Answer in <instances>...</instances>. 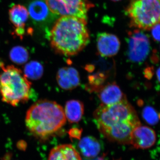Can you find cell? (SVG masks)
I'll use <instances>...</instances> for the list:
<instances>
[{"label": "cell", "instance_id": "obj_23", "mask_svg": "<svg viewBox=\"0 0 160 160\" xmlns=\"http://www.w3.org/2000/svg\"><path fill=\"white\" fill-rule=\"evenodd\" d=\"M157 82V89L160 90V67L157 69L156 72Z\"/></svg>", "mask_w": 160, "mask_h": 160}, {"label": "cell", "instance_id": "obj_12", "mask_svg": "<svg viewBox=\"0 0 160 160\" xmlns=\"http://www.w3.org/2000/svg\"><path fill=\"white\" fill-rule=\"evenodd\" d=\"M29 15L28 10L22 5H14L9 10V19L16 28L15 33L21 38L25 34V27Z\"/></svg>", "mask_w": 160, "mask_h": 160}, {"label": "cell", "instance_id": "obj_3", "mask_svg": "<svg viewBox=\"0 0 160 160\" xmlns=\"http://www.w3.org/2000/svg\"><path fill=\"white\" fill-rule=\"evenodd\" d=\"M62 107L48 100L38 101L26 112V125L35 137L44 140L53 135L66 124Z\"/></svg>", "mask_w": 160, "mask_h": 160}, {"label": "cell", "instance_id": "obj_11", "mask_svg": "<svg viewBox=\"0 0 160 160\" xmlns=\"http://www.w3.org/2000/svg\"><path fill=\"white\" fill-rule=\"evenodd\" d=\"M57 81L62 89L71 90L76 88L80 84L78 72L73 67H63L57 74Z\"/></svg>", "mask_w": 160, "mask_h": 160}, {"label": "cell", "instance_id": "obj_7", "mask_svg": "<svg viewBox=\"0 0 160 160\" xmlns=\"http://www.w3.org/2000/svg\"><path fill=\"white\" fill-rule=\"evenodd\" d=\"M156 141V134L154 130L140 125L132 132L130 144L137 149H147L153 146Z\"/></svg>", "mask_w": 160, "mask_h": 160}, {"label": "cell", "instance_id": "obj_24", "mask_svg": "<svg viewBox=\"0 0 160 160\" xmlns=\"http://www.w3.org/2000/svg\"><path fill=\"white\" fill-rule=\"evenodd\" d=\"M95 160H104L103 159L101 158H98L97 159Z\"/></svg>", "mask_w": 160, "mask_h": 160}, {"label": "cell", "instance_id": "obj_19", "mask_svg": "<svg viewBox=\"0 0 160 160\" xmlns=\"http://www.w3.org/2000/svg\"><path fill=\"white\" fill-rule=\"evenodd\" d=\"M11 61L18 64L26 63L29 58V52L22 46H17L12 49L9 53Z\"/></svg>", "mask_w": 160, "mask_h": 160}, {"label": "cell", "instance_id": "obj_16", "mask_svg": "<svg viewBox=\"0 0 160 160\" xmlns=\"http://www.w3.org/2000/svg\"><path fill=\"white\" fill-rule=\"evenodd\" d=\"M64 110L66 119L69 122H78L84 115V104L79 100H69L66 102Z\"/></svg>", "mask_w": 160, "mask_h": 160}, {"label": "cell", "instance_id": "obj_10", "mask_svg": "<svg viewBox=\"0 0 160 160\" xmlns=\"http://www.w3.org/2000/svg\"><path fill=\"white\" fill-rule=\"evenodd\" d=\"M28 12L32 21L38 24H46L54 18L44 0H31Z\"/></svg>", "mask_w": 160, "mask_h": 160}, {"label": "cell", "instance_id": "obj_14", "mask_svg": "<svg viewBox=\"0 0 160 160\" xmlns=\"http://www.w3.org/2000/svg\"><path fill=\"white\" fill-rule=\"evenodd\" d=\"M68 10L69 16L87 20V14L93 5L89 0H63Z\"/></svg>", "mask_w": 160, "mask_h": 160}, {"label": "cell", "instance_id": "obj_22", "mask_svg": "<svg viewBox=\"0 0 160 160\" xmlns=\"http://www.w3.org/2000/svg\"><path fill=\"white\" fill-rule=\"evenodd\" d=\"M82 133V129L78 128H72L69 132V134L71 138L80 139Z\"/></svg>", "mask_w": 160, "mask_h": 160}, {"label": "cell", "instance_id": "obj_2", "mask_svg": "<svg viewBox=\"0 0 160 160\" xmlns=\"http://www.w3.org/2000/svg\"><path fill=\"white\" fill-rule=\"evenodd\" d=\"M49 36L56 52L67 56L75 55L89 43L87 20L72 16H62L55 23Z\"/></svg>", "mask_w": 160, "mask_h": 160}, {"label": "cell", "instance_id": "obj_25", "mask_svg": "<svg viewBox=\"0 0 160 160\" xmlns=\"http://www.w3.org/2000/svg\"><path fill=\"white\" fill-rule=\"evenodd\" d=\"M112 1H114V2H118V1H121V0H112Z\"/></svg>", "mask_w": 160, "mask_h": 160}, {"label": "cell", "instance_id": "obj_21", "mask_svg": "<svg viewBox=\"0 0 160 160\" xmlns=\"http://www.w3.org/2000/svg\"><path fill=\"white\" fill-rule=\"evenodd\" d=\"M151 29L153 39L156 42H160V23L153 26Z\"/></svg>", "mask_w": 160, "mask_h": 160}, {"label": "cell", "instance_id": "obj_8", "mask_svg": "<svg viewBox=\"0 0 160 160\" xmlns=\"http://www.w3.org/2000/svg\"><path fill=\"white\" fill-rule=\"evenodd\" d=\"M121 43L118 38L114 34L101 32L98 34L97 46L100 56L111 58L119 51Z\"/></svg>", "mask_w": 160, "mask_h": 160}, {"label": "cell", "instance_id": "obj_18", "mask_svg": "<svg viewBox=\"0 0 160 160\" xmlns=\"http://www.w3.org/2000/svg\"><path fill=\"white\" fill-rule=\"evenodd\" d=\"M49 10L53 14L69 16V10L63 0H44Z\"/></svg>", "mask_w": 160, "mask_h": 160}, {"label": "cell", "instance_id": "obj_1", "mask_svg": "<svg viewBox=\"0 0 160 160\" xmlns=\"http://www.w3.org/2000/svg\"><path fill=\"white\" fill-rule=\"evenodd\" d=\"M98 129L111 142L130 144L132 132L141 125L137 113L126 98L111 105L101 104L93 113Z\"/></svg>", "mask_w": 160, "mask_h": 160}, {"label": "cell", "instance_id": "obj_4", "mask_svg": "<svg viewBox=\"0 0 160 160\" xmlns=\"http://www.w3.org/2000/svg\"><path fill=\"white\" fill-rule=\"evenodd\" d=\"M0 94L2 100L12 106L29 100L31 83L20 69L13 66H2Z\"/></svg>", "mask_w": 160, "mask_h": 160}, {"label": "cell", "instance_id": "obj_15", "mask_svg": "<svg viewBox=\"0 0 160 160\" xmlns=\"http://www.w3.org/2000/svg\"><path fill=\"white\" fill-rule=\"evenodd\" d=\"M78 148L82 155L87 159L94 158L101 151L100 143L92 136L85 137L80 140Z\"/></svg>", "mask_w": 160, "mask_h": 160}, {"label": "cell", "instance_id": "obj_20", "mask_svg": "<svg viewBox=\"0 0 160 160\" xmlns=\"http://www.w3.org/2000/svg\"><path fill=\"white\" fill-rule=\"evenodd\" d=\"M143 119L150 125H156L160 121V112L151 106H146L142 111Z\"/></svg>", "mask_w": 160, "mask_h": 160}, {"label": "cell", "instance_id": "obj_13", "mask_svg": "<svg viewBox=\"0 0 160 160\" xmlns=\"http://www.w3.org/2000/svg\"><path fill=\"white\" fill-rule=\"evenodd\" d=\"M48 160H82L76 149L70 144H63L50 151Z\"/></svg>", "mask_w": 160, "mask_h": 160}, {"label": "cell", "instance_id": "obj_6", "mask_svg": "<svg viewBox=\"0 0 160 160\" xmlns=\"http://www.w3.org/2000/svg\"><path fill=\"white\" fill-rule=\"evenodd\" d=\"M127 38V57L132 63H141L146 60L150 52V42L147 35L139 29L129 31Z\"/></svg>", "mask_w": 160, "mask_h": 160}, {"label": "cell", "instance_id": "obj_9", "mask_svg": "<svg viewBox=\"0 0 160 160\" xmlns=\"http://www.w3.org/2000/svg\"><path fill=\"white\" fill-rule=\"evenodd\" d=\"M97 92L103 105H111L116 104L126 98L119 86L115 82L104 85Z\"/></svg>", "mask_w": 160, "mask_h": 160}, {"label": "cell", "instance_id": "obj_5", "mask_svg": "<svg viewBox=\"0 0 160 160\" xmlns=\"http://www.w3.org/2000/svg\"><path fill=\"white\" fill-rule=\"evenodd\" d=\"M126 13L130 27L150 30L160 23V0H131Z\"/></svg>", "mask_w": 160, "mask_h": 160}, {"label": "cell", "instance_id": "obj_17", "mask_svg": "<svg viewBox=\"0 0 160 160\" xmlns=\"http://www.w3.org/2000/svg\"><path fill=\"white\" fill-rule=\"evenodd\" d=\"M43 73V66L36 61H32L26 64L24 69V74L27 78L37 80L42 77Z\"/></svg>", "mask_w": 160, "mask_h": 160}]
</instances>
